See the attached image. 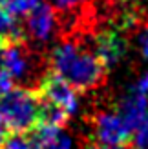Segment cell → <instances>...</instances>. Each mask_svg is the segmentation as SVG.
<instances>
[{
  "mask_svg": "<svg viewBox=\"0 0 148 149\" xmlns=\"http://www.w3.org/2000/svg\"><path fill=\"white\" fill-rule=\"evenodd\" d=\"M51 71L62 77L77 91H93L104 84L108 69L93 51L77 42L64 40L49 56Z\"/></svg>",
  "mask_w": 148,
  "mask_h": 149,
  "instance_id": "obj_1",
  "label": "cell"
},
{
  "mask_svg": "<svg viewBox=\"0 0 148 149\" xmlns=\"http://www.w3.org/2000/svg\"><path fill=\"white\" fill-rule=\"evenodd\" d=\"M40 98L29 87H11L0 96V120L13 135L27 133L39 124Z\"/></svg>",
  "mask_w": 148,
  "mask_h": 149,
  "instance_id": "obj_2",
  "label": "cell"
},
{
  "mask_svg": "<svg viewBox=\"0 0 148 149\" xmlns=\"http://www.w3.org/2000/svg\"><path fill=\"white\" fill-rule=\"evenodd\" d=\"M39 98L42 102L49 104L57 109H61L62 113L71 116L79 107V96L77 89L70 86L62 77H58L57 73L49 71L46 73L39 82Z\"/></svg>",
  "mask_w": 148,
  "mask_h": 149,
  "instance_id": "obj_3",
  "label": "cell"
},
{
  "mask_svg": "<svg viewBox=\"0 0 148 149\" xmlns=\"http://www.w3.org/2000/svg\"><path fill=\"white\" fill-rule=\"evenodd\" d=\"M92 127L95 144L101 146H126L132 140V131L119 113H97Z\"/></svg>",
  "mask_w": 148,
  "mask_h": 149,
  "instance_id": "obj_4",
  "label": "cell"
},
{
  "mask_svg": "<svg viewBox=\"0 0 148 149\" xmlns=\"http://www.w3.org/2000/svg\"><path fill=\"white\" fill-rule=\"evenodd\" d=\"M24 35L31 36L37 42H48L51 36L55 35L57 27H58V20H57V13L51 6L48 4H39L35 6L24 17Z\"/></svg>",
  "mask_w": 148,
  "mask_h": 149,
  "instance_id": "obj_5",
  "label": "cell"
},
{
  "mask_svg": "<svg viewBox=\"0 0 148 149\" xmlns=\"http://www.w3.org/2000/svg\"><path fill=\"white\" fill-rule=\"evenodd\" d=\"M33 65V56L26 47L24 40L4 44L2 49V69L11 80H26Z\"/></svg>",
  "mask_w": 148,
  "mask_h": 149,
  "instance_id": "obj_6",
  "label": "cell"
},
{
  "mask_svg": "<svg viewBox=\"0 0 148 149\" xmlns=\"http://www.w3.org/2000/svg\"><path fill=\"white\" fill-rule=\"evenodd\" d=\"M93 53L104 64V68L110 69L119 64V60L126 53V42L123 35L117 31H102L93 40Z\"/></svg>",
  "mask_w": 148,
  "mask_h": 149,
  "instance_id": "obj_7",
  "label": "cell"
},
{
  "mask_svg": "<svg viewBox=\"0 0 148 149\" xmlns=\"http://www.w3.org/2000/svg\"><path fill=\"white\" fill-rule=\"evenodd\" d=\"M26 138L33 149H71V138L62 131L61 125L39 122L27 131Z\"/></svg>",
  "mask_w": 148,
  "mask_h": 149,
  "instance_id": "obj_8",
  "label": "cell"
},
{
  "mask_svg": "<svg viewBox=\"0 0 148 149\" xmlns=\"http://www.w3.org/2000/svg\"><path fill=\"white\" fill-rule=\"evenodd\" d=\"M146 111H148V98H146V95L139 93L137 89H132V91L126 93L124 98L121 100L119 111H117V113L121 115V118L126 122V125L132 131L137 125V122L146 115Z\"/></svg>",
  "mask_w": 148,
  "mask_h": 149,
  "instance_id": "obj_9",
  "label": "cell"
},
{
  "mask_svg": "<svg viewBox=\"0 0 148 149\" xmlns=\"http://www.w3.org/2000/svg\"><path fill=\"white\" fill-rule=\"evenodd\" d=\"M24 38V29L18 26L15 18L7 13L4 7H0V44L20 42Z\"/></svg>",
  "mask_w": 148,
  "mask_h": 149,
  "instance_id": "obj_10",
  "label": "cell"
},
{
  "mask_svg": "<svg viewBox=\"0 0 148 149\" xmlns=\"http://www.w3.org/2000/svg\"><path fill=\"white\" fill-rule=\"evenodd\" d=\"M88 6V0H51V7L55 9L57 15H68L75 17L82 7Z\"/></svg>",
  "mask_w": 148,
  "mask_h": 149,
  "instance_id": "obj_11",
  "label": "cell"
},
{
  "mask_svg": "<svg viewBox=\"0 0 148 149\" xmlns=\"http://www.w3.org/2000/svg\"><path fill=\"white\" fill-rule=\"evenodd\" d=\"M39 4H40V0H9L7 6H6V11L9 13L13 18L26 17V15Z\"/></svg>",
  "mask_w": 148,
  "mask_h": 149,
  "instance_id": "obj_12",
  "label": "cell"
},
{
  "mask_svg": "<svg viewBox=\"0 0 148 149\" xmlns=\"http://www.w3.org/2000/svg\"><path fill=\"white\" fill-rule=\"evenodd\" d=\"M132 140L139 149H146L148 147V111L146 115L137 122V125L132 129Z\"/></svg>",
  "mask_w": 148,
  "mask_h": 149,
  "instance_id": "obj_13",
  "label": "cell"
},
{
  "mask_svg": "<svg viewBox=\"0 0 148 149\" xmlns=\"http://www.w3.org/2000/svg\"><path fill=\"white\" fill-rule=\"evenodd\" d=\"M0 149H33V147H31V144L27 142L26 136L11 135V136H7L4 140V144L0 146Z\"/></svg>",
  "mask_w": 148,
  "mask_h": 149,
  "instance_id": "obj_14",
  "label": "cell"
},
{
  "mask_svg": "<svg viewBox=\"0 0 148 149\" xmlns=\"http://www.w3.org/2000/svg\"><path fill=\"white\" fill-rule=\"evenodd\" d=\"M11 87H13V80L7 77V73L4 69H0V96L6 95Z\"/></svg>",
  "mask_w": 148,
  "mask_h": 149,
  "instance_id": "obj_15",
  "label": "cell"
},
{
  "mask_svg": "<svg viewBox=\"0 0 148 149\" xmlns=\"http://www.w3.org/2000/svg\"><path fill=\"white\" fill-rule=\"evenodd\" d=\"M139 49H141V55L144 58H148V26L139 35Z\"/></svg>",
  "mask_w": 148,
  "mask_h": 149,
  "instance_id": "obj_16",
  "label": "cell"
},
{
  "mask_svg": "<svg viewBox=\"0 0 148 149\" xmlns=\"http://www.w3.org/2000/svg\"><path fill=\"white\" fill-rule=\"evenodd\" d=\"M139 93H143V95H148V73H144L141 78H139V82L135 84V87Z\"/></svg>",
  "mask_w": 148,
  "mask_h": 149,
  "instance_id": "obj_17",
  "label": "cell"
},
{
  "mask_svg": "<svg viewBox=\"0 0 148 149\" xmlns=\"http://www.w3.org/2000/svg\"><path fill=\"white\" fill-rule=\"evenodd\" d=\"M6 131H7V129L4 127V124H2V120H0V146H2V144H4V140L7 138V136H6Z\"/></svg>",
  "mask_w": 148,
  "mask_h": 149,
  "instance_id": "obj_18",
  "label": "cell"
},
{
  "mask_svg": "<svg viewBox=\"0 0 148 149\" xmlns=\"http://www.w3.org/2000/svg\"><path fill=\"white\" fill-rule=\"evenodd\" d=\"M92 149H123V146H101V144H95Z\"/></svg>",
  "mask_w": 148,
  "mask_h": 149,
  "instance_id": "obj_19",
  "label": "cell"
},
{
  "mask_svg": "<svg viewBox=\"0 0 148 149\" xmlns=\"http://www.w3.org/2000/svg\"><path fill=\"white\" fill-rule=\"evenodd\" d=\"M7 2H9V0H0V7H4V9H6V6H7Z\"/></svg>",
  "mask_w": 148,
  "mask_h": 149,
  "instance_id": "obj_20",
  "label": "cell"
},
{
  "mask_svg": "<svg viewBox=\"0 0 148 149\" xmlns=\"http://www.w3.org/2000/svg\"><path fill=\"white\" fill-rule=\"evenodd\" d=\"M124 2H137V0H124Z\"/></svg>",
  "mask_w": 148,
  "mask_h": 149,
  "instance_id": "obj_21",
  "label": "cell"
}]
</instances>
